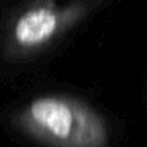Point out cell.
I'll return each mask as SVG.
<instances>
[{"label": "cell", "mask_w": 147, "mask_h": 147, "mask_svg": "<svg viewBox=\"0 0 147 147\" xmlns=\"http://www.w3.org/2000/svg\"><path fill=\"white\" fill-rule=\"evenodd\" d=\"M30 117L46 138L63 147H98L103 131L96 123L78 117L65 101L59 98H40L30 106Z\"/></svg>", "instance_id": "6da1fadb"}, {"label": "cell", "mask_w": 147, "mask_h": 147, "mask_svg": "<svg viewBox=\"0 0 147 147\" xmlns=\"http://www.w3.org/2000/svg\"><path fill=\"white\" fill-rule=\"evenodd\" d=\"M57 16L49 8H36L26 13L16 24V38L21 45H40L54 33Z\"/></svg>", "instance_id": "7a4b0ae2"}]
</instances>
